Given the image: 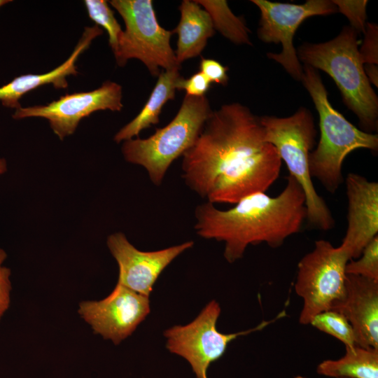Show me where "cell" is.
<instances>
[{
    "instance_id": "cell-18",
    "label": "cell",
    "mask_w": 378,
    "mask_h": 378,
    "mask_svg": "<svg viewBox=\"0 0 378 378\" xmlns=\"http://www.w3.org/2000/svg\"><path fill=\"white\" fill-rule=\"evenodd\" d=\"M180 69L163 70L158 76L157 83L143 108L129 123L122 127L114 136L116 143L138 136L144 129L159 122V115L164 105L175 97L176 84L182 77Z\"/></svg>"
},
{
    "instance_id": "cell-22",
    "label": "cell",
    "mask_w": 378,
    "mask_h": 378,
    "mask_svg": "<svg viewBox=\"0 0 378 378\" xmlns=\"http://www.w3.org/2000/svg\"><path fill=\"white\" fill-rule=\"evenodd\" d=\"M84 4L89 18L97 26L106 31L109 46L114 53L117 50L122 30L113 10L104 0H85Z\"/></svg>"
},
{
    "instance_id": "cell-5",
    "label": "cell",
    "mask_w": 378,
    "mask_h": 378,
    "mask_svg": "<svg viewBox=\"0 0 378 378\" xmlns=\"http://www.w3.org/2000/svg\"><path fill=\"white\" fill-rule=\"evenodd\" d=\"M260 120L265 131V140L276 148L289 175L304 191L308 224L316 230L332 229L335 220L326 202L316 192L309 171V154L317 134L312 113L307 108L300 107L288 117L264 115Z\"/></svg>"
},
{
    "instance_id": "cell-34",
    "label": "cell",
    "mask_w": 378,
    "mask_h": 378,
    "mask_svg": "<svg viewBox=\"0 0 378 378\" xmlns=\"http://www.w3.org/2000/svg\"><path fill=\"white\" fill-rule=\"evenodd\" d=\"M339 378H346V377H339Z\"/></svg>"
},
{
    "instance_id": "cell-29",
    "label": "cell",
    "mask_w": 378,
    "mask_h": 378,
    "mask_svg": "<svg viewBox=\"0 0 378 378\" xmlns=\"http://www.w3.org/2000/svg\"><path fill=\"white\" fill-rule=\"evenodd\" d=\"M364 71L370 82L376 87L378 86V67L377 64H364Z\"/></svg>"
},
{
    "instance_id": "cell-10",
    "label": "cell",
    "mask_w": 378,
    "mask_h": 378,
    "mask_svg": "<svg viewBox=\"0 0 378 378\" xmlns=\"http://www.w3.org/2000/svg\"><path fill=\"white\" fill-rule=\"evenodd\" d=\"M260 11L258 37L267 43H281L279 53L267 52V56L281 64L295 80L300 81L302 66L293 46V37L299 26L307 18L328 15L337 12L332 1L308 0L302 4L252 0Z\"/></svg>"
},
{
    "instance_id": "cell-25",
    "label": "cell",
    "mask_w": 378,
    "mask_h": 378,
    "mask_svg": "<svg viewBox=\"0 0 378 378\" xmlns=\"http://www.w3.org/2000/svg\"><path fill=\"white\" fill-rule=\"evenodd\" d=\"M365 38L359 50L360 59L363 64H378V26L367 22Z\"/></svg>"
},
{
    "instance_id": "cell-24",
    "label": "cell",
    "mask_w": 378,
    "mask_h": 378,
    "mask_svg": "<svg viewBox=\"0 0 378 378\" xmlns=\"http://www.w3.org/2000/svg\"><path fill=\"white\" fill-rule=\"evenodd\" d=\"M337 11L345 15L356 32L365 33L366 28V0H334Z\"/></svg>"
},
{
    "instance_id": "cell-12",
    "label": "cell",
    "mask_w": 378,
    "mask_h": 378,
    "mask_svg": "<svg viewBox=\"0 0 378 378\" xmlns=\"http://www.w3.org/2000/svg\"><path fill=\"white\" fill-rule=\"evenodd\" d=\"M78 312L95 334L115 345L130 336L150 312L149 297L120 284L98 301H82Z\"/></svg>"
},
{
    "instance_id": "cell-3",
    "label": "cell",
    "mask_w": 378,
    "mask_h": 378,
    "mask_svg": "<svg viewBox=\"0 0 378 378\" xmlns=\"http://www.w3.org/2000/svg\"><path fill=\"white\" fill-rule=\"evenodd\" d=\"M302 70L300 81L318 112L321 133L316 148L309 154V171L312 177L333 194L344 182L345 158L359 148L377 151L378 136L359 130L332 107L318 70L307 65H303Z\"/></svg>"
},
{
    "instance_id": "cell-20",
    "label": "cell",
    "mask_w": 378,
    "mask_h": 378,
    "mask_svg": "<svg viewBox=\"0 0 378 378\" xmlns=\"http://www.w3.org/2000/svg\"><path fill=\"white\" fill-rule=\"evenodd\" d=\"M209 15L214 29L231 42L251 45L250 30L244 19L236 16L225 0H195Z\"/></svg>"
},
{
    "instance_id": "cell-23",
    "label": "cell",
    "mask_w": 378,
    "mask_h": 378,
    "mask_svg": "<svg viewBox=\"0 0 378 378\" xmlns=\"http://www.w3.org/2000/svg\"><path fill=\"white\" fill-rule=\"evenodd\" d=\"M357 260H350L346 265V274L363 276L378 281V236L363 250Z\"/></svg>"
},
{
    "instance_id": "cell-32",
    "label": "cell",
    "mask_w": 378,
    "mask_h": 378,
    "mask_svg": "<svg viewBox=\"0 0 378 378\" xmlns=\"http://www.w3.org/2000/svg\"><path fill=\"white\" fill-rule=\"evenodd\" d=\"M10 2V1H8V0H0V7H1L2 6H4V4H6Z\"/></svg>"
},
{
    "instance_id": "cell-1",
    "label": "cell",
    "mask_w": 378,
    "mask_h": 378,
    "mask_svg": "<svg viewBox=\"0 0 378 378\" xmlns=\"http://www.w3.org/2000/svg\"><path fill=\"white\" fill-rule=\"evenodd\" d=\"M281 163L276 148L265 140L260 117L234 102L206 120L182 155V177L208 202L236 204L265 192L278 178Z\"/></svg>"
},
{
    "instance_id": "cell-27",
    "label": "cell",
    "mask_w": 378,
    "mask_h": 378,
    "mask_svg": "<svg viewBox=\"0 0 378 378\" xmlns=\"http://www.w3.org/2000/svg\"><path fill=\"white\" fill-rule=\"evenodd\" d=\"M227 70V67L213 59L202 57L200 62V71L204 74L211 83L227 85L229 80Z\"/></svg>"
},
{
    "instance_id": "cell-30",
    "label": "cell",
    "mask_w": 378,
    "mask_h": 378,
    "mask_svg": "<svg viewBox=\"0 0 378 378\" xmlns=\"http://www.w3.org/2000/svg\"><path fill=\"white\" fill-rule=\"evenodd\" d=\"M6 171H7L6 161L3 158H0V175L5 173Z\"/></svg>"
},
{
    "instance_id": "cell-11",
    "label": "cell",
    "mask_w": 378,
    "mask_h": 378,
    "mask_svg": "<svg viewBox=\"0 0 378 378\" xmlns=\"http://www.w3.org/2000/svg\"><path fill=\"white\" fill-rule=\"evenodd\" d=\"M122 99L121 85L107 80L94 90L66 94L46 105L21 106L15 110L13 118L16 120L29 117L46 118L53 132L62 140L72 134L79 122L93 112L121 111Z\"/></svg>"
},
{
    "instance_id": "cell-17",
    "label": "cell",
    "mask_w": 378,
    "mask_h": 378,
    "mask_svg": "<svg viewBox=\"0 0 378 378\" xmlns=\"http://www.w3.org/2000/svg\"><path fill=\"white\" fill-rule=\"evenodd\" d=\"M178 9L180 21L172 32L178 34L174 53L181 64L200 55L215 29L209 13L195 1L183 0Z\"/></svg>"
},
{
    "instance_id": "cell-28",
    "label": "cell",
    "mask_w": 378,
    "mask_h": 378,
    "mask_svg": "<svg viewBox=\"0 0 378 378\" xmlns=\"http://www.w3.org/2000/svg\"><path fill=\"white\" fill-rule=\"evenodd\" d=\"M10 270L6 267H0V320L8 310L10 303L11 282Z\"/></svg>"
},
{
    "instance_id": "cell-9",
    "label": "cell",
    "mask_w": 378,
    "mask_h": 378,
    "mask_svg": "<svg viewBox=\"0 0 378 378\" xmlns=\"http://www.w3.org/2000/svg\"><path fill=\"white\" fill-rule=\"evenodd\" d=\"M220 314L218 302L211 300L192 322L185 326H174L164 332L167 350L186 359L196 378H208L209 365L223 356L232 340L262 330L284 317L286 310L270 321H262L253 328L229 334L220 332L216 328Z\"/></svg>"
},
{
    "instance_id": "cell-26",
    "label": "cell",
    "mask_w": 378,
    "mask_h": 378,
    "mask_svg": "<svg viewBox=\"0 0 378 378\" xmlns=\"http://www.w3.org/2000/svg\"><path fill=\"white\" fill-rule=\"evenodd\" d=\"M211 83L204 74L198 71L188 79L181 77L176 84V90H185L188 96L203 97L210 88Z\"/></svg>"
},
{
    "instance_id": "cell-31",
    "label": "cell",
    "mask_w": 378,
    "mask_h": 378,
    "mask_svg": "<svg viewBox=\"0 0 378 378\" xmlns=\"http://www.w3.org/2000/svg\"><path fill=\"white\" fill-rule=\"evenodd\" d=\"M7 257L6 253L0 248V267H2V263L6 260Z\"/></svg>"
},
{
    "instance_id": "cell-4",
    "label": "cell",
    "mask_w": 378,
    "mask_h": 378,
    "mask_svg": "<svg viewBox=\"0 0 378 378\" xmlns=\"http://www.w3.org/2000/svg\"><path fill=\"white\" fill-rule=\"evenodd\" d=\"M358 33L345 26L338 36L323 43H304L297 51L304 65L328 74L339 88L345 105L358 117L365 132L377 129L378 97L365 75Z\"/></svg>"
},
{
    "instance_id": "cell-16",
    "label": "cell",
    "mask_w": 378,
    "mask_h": 378,
    "mask_svg": "<svg viewBox=\"0 0 378 378\" xmlns=\"http://www.w3.org/2000/svg\"><path fill=\"white\" fill-rule=\"evenodd\" d=\"M102 33V29L96 24L85 27L71 55L62 64L45 74L19 76L1 86L0 102L2 105L16 110L21 107L20 100L23 95L44 85L51 84L57 89L66 88V78L70 75L76 76L78 73L76 66L78 57Z\"/></svg>"
},
{
    "instance_id": "cell-8",
    "label": "cell",
    "mask_w": 378,
    "mask_h": 378,
    "mask_svg": "<svg viewBox=\"0 0 378 378\" xmlns=\"http://www.w3.org/2000/svg\"><path fill=\"white\" fill-rule=\"evenodd\" d=\"M350 260L340 246L324 239L316 241L314 248L300 259L294 285L303 302L300 324L309 325L316 315L330 310L344 297L345 269Z\"/></svg>"
},
{
    "instance_id": "cell-19",
    "label": "cell",
    "mask_w": 378,
    "mask_h": 378,
    "mask_svg": "<svg viewBox=\"0 0 378 378\" xmlns=\"http://www.w3.org/2000/svg\"><path fill=\"white\" fill-rule=\"evenodd\" d=\"M344 355L320 363L316 372L331 378H378V349L345 347Z\"/></svg>"
},
{
    "instance_id": "cell-14",
    "label": "cell",
    "mask_w": 378,
    "mask_h": 378,
    "mask_svg": "<svg viewBox=\"0 0 378 378\" xmlns=\"http://www.w3.org/2000/svg\"><path fill=\"white\" fill-rule=\"evenodd\" d=\"M348 202L347 227L340 245L351 260L378 236V183L355 173L345 179Z\"/></svg>"
},
{
    "instance_id": "cell-13",
    "label": "cell",
    "mask_w": 378,
    "mask_h": 378,
    "mask_svg": "<svg viewBox=\"0 0 378 378\" xmlns=\"http://www.w3.org/2000/svg\"><path fill=\"white\" fill-rule=\"evenodd\" d=\"M193 245L192 241H188L158 251H142L122 232L113 233L107 239L108 248L118 265L117 283L147 297L163 270Z\"/></svg>"
},
{
    "instance_id": "cell-15",
    "label": "cell",
    "mask_w": 378,
    "mask_h": 378,
    "mask_svg": "<svg viewBox=\"0 0 378 378\" xmlns=\"http://www.w3.org/2000/svg\"><path fill=\"white\" fill-rule=\"evenodd\" d=\"M330 310L349 322L357 346L378 349V281L346 274L344 295Z\"/></svg>"
},
{
    "instance_id": "cell-2",
    "label": "cell",
    "mask_w": 378,
    "mask_h": 378,
    "mask_svg": "<svg viewBox=\"0 0 378 378\" xmlns=\"http://www.w3.org/2000/svg\"><path fill=\"white\" fill-rule=\"evenodd\" d=\"M234 204L220 210L206 202L195 211L197 234L223 241V256L230 263L241 258L249 245L265 243L272 248L280 247L300 231L307 216L304 191L290 175L277 196L258 192Z\"/></svg>"
},
{
    "instance_id": "cell-7",
    "label": "cell",
    "mask_w": 378,
    "mask_h": 378,
    "mask_svg": "<svg viewBox=\"0 0 378 378\" xmlns=\"http://www.w3.org/2000/svg\"><path fill=\"white\" fill-rule=\"evenodd\" d=\"M109 3L125 24L113 53L118 66H125L130 59H137L153 76H159L160 68H181L170 45L173 32L158 23L151 0H112Z\"/></svg>"
},
{
    "instance_id": "cell-33",
    "label": "cell",
    "mask_w": 378,
    "mask_h": 378,
    "mask_svg": "<svg viewBox=\"0 0 378 378\" xmlns=\"http://www.w3.org/2000/svg\"><path fill=\"white\" fill-rule=\"evenodd\" d=\"M294 378H308V377L301 376V375H298V376L295 377Z\"/></svg>"
},
{
    "instance_id": "cell-6",
    "label": "cell",
    "mask_w": 378,
    "mask_h": 378,
    "mask_svg": "<svg viewBox=\"0 0 378 378\" xmlns=\"http://www.w3.org/2000/svg\"><path fill=\"white\" fill-rule=\"evenodd\" d=\"M206 96L184 97L176 116L146 139L123 141L122 153L128 162L143 167L155 186H160L172 163L193 144L212 113Z\"/></svg>"
},
{
    "instance_id": "cell-21",
    "label": "cell",
    "mask_w": 378,
    "mask_h": 378,
    "mask_svg": "<svg viewBox=\"0 0 378 378\" xmlns=\"http://www.w3.org/2000/svg\"><path fill=\"white\" fill-rule=\"evenodd\" d=\"M309 325L335 337L345 347L356 346L355 334L351 324L337 312L328 310L321 312L313 318Z\"/></svg>"
}]
</instances>
